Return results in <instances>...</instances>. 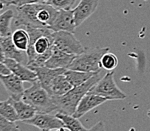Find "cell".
Listing matches in <instances>:
<instances>
[{"label": "cell", "mask_w": 150, "mask_h": 131, "mask_svg": "<svg viewBox=\"0 0 150 131\" xmlns=\"http://www.w3.org/2000/svg\"><path fill=\"white\" fill-rule=\"evenodd\" d=\"M109 51V48H85L83 53L76 56L69 69L88 73L101 71L100 60L103 55Z\"/></svg>", "instance_id": "cell-5"}, {"label": "cell", "mask_w": 150, "mask_h": 131, "mask_svg": "<svg viewBox=\"0 0 150 131\" xmlns=\"http://www.w3.org/2000/svg\"><path fill=\"white\" fill-rule=\"evenodd\" d=\"M77 2V0H48L46 4L50 5L55 9L60 10H72V8Z\"/></svg>", "instance_id": "cell-25"}, {"label": "cell", "mask_w": 150, "mask_h": 131, "mask_svg": "<svg viewBox=\"0 0 150 131\" xmlns=\"http://www.w3.org/2000/svg\"><path fill=\"white\" fill-rule=\"evenodd\" d=\"M76 57V55L69 54L54 48L51 57L47 60L45 66L51 69H68Z\"/></svg>", "instance_id": "cell-15"}, {"label": "cell", "mask_w": 150, "mask_h": 131, "mask_svg": "<svg viewBox=\"0 0 150 131\" xmlns=\"http://www.w3.org/2000/svg\"><path fill=\"white\" fill-rule=\"evenodd\" d=\"M0 131H20V128L15 123L0 115Z\"/></svg>", "instance_id": "cell-26"}, {"label": "cell", "mask_w": 150, "mask_h": 131, "mask_svg": "<svg viewBox=\"0 0 150 131\" xmlns=\"http://www.w3.org/2000/svg\"><path fill=\"white\" fill-rule=\"evenodd\" d=\"M37 75L38 81L45 89L48 87L50 82L57 75L64 74L67 69H51L46 66H41L32 69Z\"/></svg>", "instance_id": "cell-17"}, {"label": "cell", "mask_w": 150, "mask_h": 131, "mask_svg": "<svg viewBox=\"0 0 150 131\" xmlns=\"http://www.w3.org/2000/svg\"><path fill=\"white\" fill-rule=\"evenodd\" d=\"M4 3V5L6 6H10L11 5H16L17 0H1Z\"/></svg>", "instance_id": "cell-29"}, {"label": "cell", "mask_w": 150, "mask_h": 131, "mask_svg": "<svg viewBox=\"0 0 150 131\" xmlns=\"http://www.w3.org/2000/svg\"><path fill=\"white\" fill-rule=\"evenodd\" d=\"M48 0H17L16 7L25 6V5H31V4H42L45 3Z\"/></svg>", "instance_id": "cell-27"}, {"label": "cell", "mask_w": 150, "mask_h": 131, "mask_svg": "<svg viewBox=\"0 0 150 131\" xmlns=\"http://www.w3.org/2000/svg\"><path fill=\"white\" fill-rule=\"evenodd\" d=\"M0 44L3 49L6 58L12 59L18 63L27 66L28 55L27 51L18 49L13 43L11 35L7 36H0Z\"/></svg>", "instance_id": "cell-10"}, {"label": "cell", "mask_w": 150, "mask_h": 131, "mask_svg": "<svg viewBox=\"0 0 150 131\" xmlns=\"http://www.w3.org/2000/svg\"><path fill=\"white\" fill-rule=\"evenodd\" d=\"M99 0H81L73 11L76 27H79L95 11Z\"/></svg>", "instance_id": "cell-14"}, {"label": "cell", "mask_w": 150, "mask_h": 131, "mask_svg": "<svg viewBox=\"0 0 150 131\" xmlns=\"http://www.w3.org/2000/svg\"><path fill=\"white\" fill-rule=\"evenodd\" d=\"M23 123L32 125L39 128L41 130H55L64 127V124L56 115H48V113L37 112L34 117L29 120H24Z\"/></svg>", "instance_id": "cell-8"}, {"label": "cell", "mask_w": 150, "mask_h": 131, "mask_svg": "<svg viewBox=\"0 0 150 131\" xmlns=\"http://www.w3.org/2000/svg\"><path fill=\"white\" fill-rule=\"evenodd\" d=\"M5 60H6V57H5V54H4L3 49H2V45L0 44V61H1V62H3Z\"/></svg>", "instance_id": "cell-30"}, {"label": "cell", "mask_w": 150, "mask_h": 131, "mask_svg": "<svg viewBox=\"0 0 150 131\" xmlns=\"http://www.w3.org/2000/svg\"><path fill=\"white\" fill-rule=\"evenodd\" d=\"M56 116L63 121L64 128L69 131H88V130L84 127L79 120V118L74 117L73 115H66V114L58 112Z\"/></svg>", "instance_id": "cell-20"}, {"label": "cell", "mask_w": 150, "mask_h": 131, "mask_svg": "<svg viewBox=\"0 0 150 131\" xmlns=\"http://www.w3.org/2000/svg\"><path fill=\"white\" fill-rule=\"evenodd\" d=\"M54 48L72 55H79L85 51L81 43L76 39L74 33L66 31L54 32Z\"/></svg>", "instance_id": "cell-7"}, {"label": "cell", "mask_w": 150, "mask_h": 131, "mask_svg": "<svg viewBox=\"0 0 150 131\" xmlns=\"http://www.w3.org/2000/svg\"><path fill=\"white\" fill-rule=\"evenodd\" d=\"M76 27H77L75 22L73 11L60 10L58 11L53 23L48 27V29L53 32L66 31L74 33Z\"/></svg>", "instance_id": "cell-9"}, {"label": "cell", "mask_w": 150, "mask_h": 131, "mask_svg": "<svg viewBox=\"0 0 150 131\" xmlns=\"http://www.w3.org/2000/svg\"><path fill=\"white\" fill-rule=\"evenodd\" d=\"M118 66V58L114 54L106 52L100 60L101 69L107 71H113Z\"/></svg>", "instance_id": "cell-24"}, {"label": "cell", "mask_w": 150, "mask_h": 131, "mask_svg": "<svg viewBox=\"0 0 150 131\" xmlns=\"http://www.w3.org/2000/svg\"><path fill=\"white\" fill-rule=\"evenodd\" d=\"M147 116H148L149 118H150V109L148 110V112H147Z\"/></svg>", "instance_id": "cell-33"}, {"label": "cell", "mask_w": 150, "mask_h": 131, "mask_svg": "<svg viewBox=\"0 0 150 131\" xmlns=\"http://www.w3.org/2000/svg\"><path fill=\"white\" fill-rule=\"evenodd\" d=\"M26 30L30 36L27 66L31 69L44 66L53 52L54 32L48 28L27 27Z\"/></svg>", "instance_id": "cell-1"}, {"label": "cell", "mask_w": 150, "mask_h": 131, "mask_svg": "<svg viewBox=\"0 0 150 131\" xmlns=\"http://www.w3.org/2000/svg\"><path fill=\"white\" fill-rule=\"evenodd\" d=\"M3 63L7 66V67L10 69L11 73L15 75L23 82L33 83L38 80L37 75L35 72L30 69L27 66L18 63L16 60L8 58H6Z\"/></svg>", "instance_id": "cell-12"}, {"label": "cell", "mask_w": 150, "mask_h": 131, "mask_svg": "<svg viewBox=\"0 0 150 131\" xmlns=\"http://www.w3.org/2000/svg\"><path fill=\"white\" fill-rule=\"evenodd\" d=\"M4 3L2 2V1H0V11H2V9H3V7H4Z\"/></svg>", "instance_id": "cell-31"}, {"label": "cell", "mask_w": 150, "mask_h": 131, "mask_svg": "<svg viewBox=\"0 0 150 131\" xmlns=\"http://www.w3.org/2000/svg\"><path fill=\"white\" fill-rule=\"evenodd\" d=\"M54 131H65V128L62 127V128H60V129H58V130H54Z\"/></svg>", "instance_id": "cell-32"}, {"label": "cell", "mask_w": 150, "mask_h": 131, "mask_svg": "<svg viewBox=\"0 0 150 131\" xmlns=\"http://www.w3.org/2000/svg\"><path fill=\"white\" fill-rule=\"evenodd\" d=\"M0 115L13 122L18 120L16 111L8 99L6 101L2 102V103L0 104Z\"/></svg>", "instance_id": "cell-23"}, {"label": "cell", "mask_w": 150, "mask_h": 131, "mask_svg": "<svg viewBox=\"0 0 150 131\" xmlns=\"http://www.w3.org/2000/svg\"><path fill=\"white\" fill-rule=\"evenodd\" d=\"M100 74L101 71L97 72L82 85L73 87L64 95L54 97L55 104L57 107V112L66 115H73L80 100L89 92L91 88L100 80Z\"/></svg>", "instance_id": "cell-3"}, {"label": "cell", "mask_w": 150, "mask_h": 131, "mask_svg": "<svg viewBox=\"0 0 150 131\" xmlns=\"http://www.w3.org/2000/svg\"><path fill=\"white\" fill-rule=\"evenodd\" d=\"M42 131H54V130H42Z\"/></svg>", "instance_id": "cell-34"}, {"label": "cell", "mask_w": 150, "mask_h": 131, "mask_svg": "<svg viewBox=\"0 0 150 131\" xmlns=\"http://www.w3.org/2000/svg\"><path fill=\"white\" fill-rule=\"evenodd\" d=\"M106 101H107V99L102 96L94 95V94H87L80 100L79 103L76 107L74 114L72 115L77 118H80L85 114L93 110L94 108H97V106H99Z\"/></svg>", "instance_id": "cell-13"}, {"label": "cell", "mask_w": 150, "mask_h": 131, "mask_svg": "<svg viewBox=\"0 0 150 131\" xmlns=\"http://www.w3.org/2000/svg\"><path fill=\"white\" fill-rule=\"evenodd\" d=\"M95 73H96L77 71V70H72V69H68L64 73V75L67 78V81L72 85V87H77L86 82Z\"/></svg>", "instance_id": "cell-19"}, {"label": "cell", "mask_w": 150, "mask_h": 131, "mask_svg": "<svg viewBox=\"0 0 150 131\" xmlns=\"http://www.w3.org/2000/svg\"><path fill=\"white\" fill-rule=\"evenodd\" d=\"M88 94H94L107 100H119L127 97L125 93L118 87L114 79V71H109L91 88Z\"/></svg>", "instance_id": "cell-6"}, {"label": "cell", "mask_w": 150, "mask_h": 131, "mask_svg": "<svg viewBox=\"0 0 150 131\" xmlns=\"http://www.w3.org/2000/svg\"><path fill=\"white\" fill-rule=\"evenodd\" d=\"M0 82H2L11 99L14 100L22 99L25 90L23 87V82L21 79H20L13 73H11L7 75H0Z\"/></svg>", "instance_id": "cell-11"}, {"label": "cell", "mask_w": 150, "mask_h": 131, "mask_svg": "<svg viewBox=\"0 0 150 131\" xmlns=\"http://www.w3.org/2000/svg\"><path fill=\"white\" fill-rule=\"evenodd\" d=\"M0 1H1V0H0Z\"/></svg>", "instance_id": "cell-36"}, {"label": "cell", "mask_w": 150, "mask_h": 131, "mask_svg": "<svg viewBox=\"0 0 150 131\" xmlns=\"http://www.w3.org/2000/svg\"><path fill=\"white\" fill-rule=\"evenodd\" d=\"M22 100L32 106L37 112L49 113L57 111L54 97L42 87L38 80L32 83L31 87L25 90Z\"/></svg>", "instance_id": "cell-4"}, {"label": "cell", "mask_w": 150, "mask_h": 131, "mask_svg": "<svg viewBox=\"0 0 150 131\" xmlns=\"http://www.w3.org/2000/svg\"><path fill=\"white\" fill-rule=\"evenodd\" d=\"M14 18V12L11 9L0 14V36L11 35V24Z\"/></svg>", "instance_id": "cell-22"}, {"label": "cell", "mask_w": 150, "mask_h": 131, "mask_svg": "<svg viewBox=\"0 0 150 131\" xmlns=\"http://www.w3.org/2000/svg\"><path fill=\"white\" fill-rule=\"evenodd\" d=\"M88 131H106L105 125L103 121H99L98 123L94 125L91 128L88 130Z\"/></svg>", "instance_id": "cell-28"}, {"label": "cell", "mask_w": 150, "mask_h": 131, "mask_svg": "<svg viewBox=\"0 0 150 131\" xmlns=\"http://www.w3.org/2000/svg\"><path fill=\"white\" fill-rule=\"evenodd\" d=\"M72 87V85L67 81L64 74H62L55 77L50 82L45 90L53 97H57L69 92Z\"/></svg>", "instance_id": "cell-16"}, {"label": "cell", "mask_w": 150, "mask_h": 131, "mask_svg": "<svg viewBox=\"0 0 150 131\" xmlns=\"http://www.w3.org/2000/svg\"><path fill=\"white\" fill-rule=\"evenodd\" d=\"M16 8L17 15L14 18L15 27L48 29L58 12V10L46 3L25 5Z\"/></svg>", "instance_id": "cell-2"}, {"label": "cell", "mask_w": 150, "mask_h": 131, "mask_svg": "<svg viewBox=\"0 0 150 131\" xmlns=\"http://www.w3.org/2000/svg\"><path fill=\"white\" fill-rule=\"evenodd\" d=\"M1 103H2V102H0V104H1Z\"/></svg>", "instance_id": "cell-35"}, {"label": "cell", "mask_w": 150, "mask_h": 131, "mask_svg": "<svg viewBox=\"0 0 150 131\" xmlns=\"http://www.w3.org/2000/svg\"><path fill=\"white\" fill-rule=\"evenodd\" d=\"M8 100L12 104L14 109L16 111L18 115V120L20 121H24V120L31 119L34 117V115L37 113V111L28 103L23 102L22 99L21 100H14L9 98Z\"/></svg>", "instance_id": "cell-18"}, {"label": "cell", "mask_w": 150, "mask_h": 131, "mask_svg": "<svg viewBox=\"0 0 150 131\" xmlns=\"http://www.w3.org/2000/svg\"><path fill=\"white\" fill-rule=\"evenodd\" d=\"M13 43L18 49L27 51L30 43V36L27 30L18 29L11 33Z\"/></svg>", "instance_id": "cell-21"}]
</instances>
